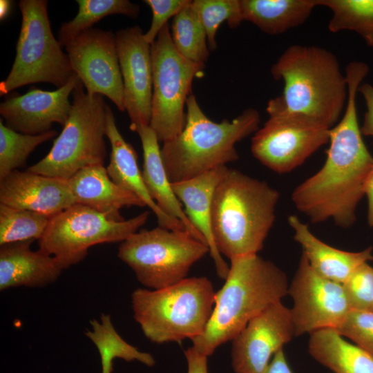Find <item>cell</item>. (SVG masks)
Masks as SVG:
<instances>
[{"mask_svg":"<svg viewBox=\"0 0 373 373\" xmlns=\"http://www.w3.org/2000/svg\"><path fill=\"white\" fill-rule=\"evenodd\" d=\"M106 135L111 146L106 168L111 179L139 197L155 213L160 227L173 231H186L181 221L166 214L151 197L138 166L137 153L119 131L114 114L108 105L106 107Z\"/></svg>","mask_w":373,"mask_h":373,"instance_id":"obj_19","label":"cell"},{"mask_svg":"<svg viewBox=\"0 0 373 373\" xmlns=\"http://www.w3.org/2000/svg\"><path fill=\"white\" fill-rule=\"evenodd\" d=\"M143 150L142 177L152 199L159 208L169 216L182 222L186 231L196 239L205 243L200 232L186 216L182 204L173 192L162 159L158 139L149 126H140L136 131Z\"/></svg>","mask_w":373,"mask_h":373,"instance_id":"obj_24","label":"cell"},{"mask_svg":"<svg viewBox=\"0 0 373 373\" xmlns=\"http://www.w3.org/2000/svg\"><path fill=\"white\" fill-rule=\"evenodd\" d=\"M288 294L295 335L323 329H336L352 310L343 284L318 274L302 254Z\"/></svg>","mask_w":373,"mask_h":373,"instance_id":"obj_13","label":"cell"},{"mask_svg":"<svg viewBox=\"0 0 373 373\" xmlns=\"http://www.w3.org/2000/svg\"><path fill=\"white\" fill-rule=\"evenodd\" d=\"M317 5L332 11L331 32L354 31L373 48V0H317Z\"/></svg>","mask_w":373,"mask_h":373,"instance_id":"obj_30","label":"cell"},{"mask_svg":"<svg viewBox=\"0 0 373 373\" xmlns=\"http://www.w3.org/2000/svg\"><path fill=\"white\" fill-rule=\"evenodd\" d=\"M57 135L50 130L39 135L23 134L8 127L0 119V180L26 164L29 155L41 144Z\"/></svg>","mask_w":373,"mask_h":373,"instance_id":"obj_31","label":"cell"},{"mask_svg":"<svg viewBox=\"0 0 373 373\" xmlns=\"http://www.w3.org/2000/svg\"><path fill=\"white\" fill-rule=\"evenodd\" d=\"M243 21L277 35L304 23L317 0H240Z\"/></svg>","mask_w":373,"mask_h":373,"instance_id":"obj_26","label":"cell"},{"mask_svg":"<svg viewBox=\"0 0 373 373\" xmlns=\"http://www.w3.org/2000/svg\"><path fill=\"white\" fill-rule=\"evenodd\" d=\"M79 82L75 74L55 90L34 88L24 95L12 94L0 104L1 119L8 127L28 135L50 131L54 123L64 126L71 110L70 95Z\"/></svg>","mask_w":373,"mask_h":373,"instance_id":"obj_17","label":"cell"},{"mask_svg":"<svg viewBox=\"0 0 373 373\" xmlns=\"http://www.w3.org/2000/svg\"><path fill=\"white\" fill-rule=\"evenodd\" d=\"M153 95L149 126L159 142L163 143L178 136L184 129V108L191 94L195 77L204 64L192 62L175 49L166 24L151 45Z\"/></svg>","mask_w":373,"mask_h":373,"instance_id":"obj_11","label":"cell"},{"mask_svg":"<svg viewBox=\"0 0 373 373\" xmlns=\"http://www.w3.org/2000/svg\"><path fill=\"white\" fill-rule=\"evenodd\" d=\"M76 2L79 6L77 15L64 23L58 32V41L61 46H66L105 17L122 15L135 19L140 11L137 4L128 0H77Z\"/></svg>","mask_w":373,"mask_h":373,"instance_id":"obj_28","label":"cell"},{"mask_svg":"<svg viewBox=\"0 0 373 373\" xmlns=\"http://www.w3.org/2000/svg\"><path fill=\"white\" fill-rule=\"evenodd\" d=\"M262 373H294L289 365L283 349L274 355Z\"/></svg>","mask_w":373,"mask_h":373,"instance_id":"obj_39","label":"cell"},{"mask_svg":"<svg viewBox=\"0 0 373 373\" xmlns=\"http://www.w3.org/2000/svg\"><path fill=\"white\" fill-rule=\"evenodd\" d=\"M367 75L362 66L346 68V106L342 117L329 131L325 162L291 193L297 210L312 223L332 220L336 226L347 229L356 221V209L373 168V157L363 142L356 105L358 89Z\"/></svg>","mask_w":373,"mask_h":373,"instance_id":"obj_1","label":"cell"},{"mask_svg":"<svg viewBox=\"0 0 373 373\" xmlns=\"http://www.w3.org/2000/svg\"><path fill=\"white\" fill-rule=\"evenodd\" d=\"M191 6L205 29L210 50L217 47L216 32L222 22L236 28L243 21L240 0H194Z\"/></svg>","mask_w":373,"mask_h":373,"instance_id":"obj_33","label":"cell"},{"mask_svg":"<svg viewBox=\"0 0 373 373\" xmlns=\"http://www.w3.org/2000/svg\"><path fill=\"white\" fill-rule=\"evenodd\" d=\"M358 92L362 95L367 107L363 124L360 127L361 132L363 135L373 137V86L367 83L361 84Z\"/></svg>","mask_w":373,"mask_h":373,"instance_id":"obj_37","label":"cell"},{"mask_svg":"<svg viewBox=\"0 0 373 373\" xmlns=\"http://www.w3.org/2000/svg\"><path fill=\"white\" fill-rule=\"evenodd\" d=\"M279 193L265 181L228 168L211 204L217 249L230 260L258 254L276 220Z\"/></svg>","mask_w":373,"mask_h":373,"instance_id":"obj_4","label":"cell"},{"mask_svg":"<svg viewBox=\"0 0 373 373\" xmlns=\"http://www.w3.org/2000/svg\"><path fill=\"white\" fill-rule=\"evenodd\" d=\"M99 320L90 321L91 329L85 334L98 350L102 373H111L113 361L117 358L128 362L137 361L150 367L154 365L155 359L152 355L140 352L120 336L112 323L110 315L102 314Z\"/></svg>","mask_w":373,"mask_h":373,"instance_id":"obj_27","label":"cell"},{"mask_svg":"<svg viewBox=\"0 0 373 373\" xmlns=\"http://www.w3.org/2000/svg\"><path fill=\"white\" fill-rule=\"evenodd\" d=\"M186 123L182 131L163 143L161 155L171 183L200 175L239 158L236 144L254 134L260 123V113L245 109L233 120L211 121L193 94L186 103Z\"/></svg>","mask_w":373,"mask_h":373,"instance_id":"obj_5","label":"cell"},{"mask_svg":"<svg viewBox=\"0 0 373 373\" xmlns=\"http://www.w3.org/2000/svg\"><path fill=\"white\" fill-rule=\"evenodd\" d=\"M216 291L207 277H192L158 289L139 288L131 296L135 321L151 342L191 340L204 330Z\"/></svg>","mask_w":373,"mask_h":373,"instance_id":"obj_6","label":"cell"},{"mask_svg":"<svg viewBox=\"0 0 373 373\" xmlns=\"http://www.w3.org/2000/svg\"><path fill=\"white\" fill-rule=\"evenodd\" d=\"M184 354L188 364V373H208L207 356L198 352L193 346Z\"/></svg>","mask_w":373,"mask_h":373,"instance_id":"obj_38","label":"cell"},{"mask_svg":"<svg viewBox=\"0 0 373 373\" xmlns=\"http://www.w3.org/2000/svg\"><path fill=\"white\" fill-rule=\"evenodd\" d=\"M11 8V1L8 0L0 1V18L3 19L9 14Z\"/></svg>","mask_w":373,"mask_h":373,"instance_id":"obj_41","label":"cell"},{"mask_svg":"<svg viewBox=\"0 0 373 373\" xmlns=\"http://www.w3.org/2000/svg\"><path fill=\"white\" fill-rule=\"evenodd\" d=\"M50 217L0 204V246L41 238Z\"/></svg>","mask_w":373,"mask_h":373,"instance_id":"obj_32","label":"cell"},{"mask_svg":"<svg viewBox=\"0 0 373 373\" xmlns=\"http://www.w3.org/2000/svg\"><path fill=\"white\" fill-rule=\"evenodd\" d=\"M283 80L282 94L270 99L269 115H289L331 129L339 121L347 99V82L337 57L319 46H289L271 68Z\"/></svg>","mask_w":373,"mask_h":373,"instance_id":"obj_2","label":"cell"},{"mask_svg":"<svg viewBox=\"0 0 373 373\" xmlns=\"http://www.w3.org/2000/svg\"><path fill=\"white\" fill-rule=\"evenodd\" d=\"M191 2L173 18L171 39L182 57L195 64H204L209 55L207 36Z\"/></svg>","mask_w":373,"mask_h":373,"instance_id":"obj_29","label":"cell"},{"mask_svg":"<svg viewBox=\"0 0 373 373\" xmlns=\"http://www.w3.org/2000/svg\"><path fill=\"white\" fill-rule=\"evenodd\" d=\"M68 182L78 204L88 207L112 220H125L120 214L124 207L146 206L139 197L116 184L102 164L83 168L68 179Z\"/></svg>","mask_w":373,"mask_h":373,"instance_id":"obj_22","label":"cell"},{"mask_svg":"<svg viewBox=\"0 0 373 373\" xmlns=\"http://www.w3.org/2000/svg\"><path fill=\"white\" fill-rule=\"evenodd\" d=\"M343 286L352 309L373 310V267L368 262L359 266Z\"/></svg>","mask_w":373,"mask_h":373,"instance_id":"obj_34","label":"cell"},{"mask_svg":"<svg viewBox=\"0 0 373 373\" xmlns=\"http://www.w3.org/2000/svg\"><path fill=\"white\" fill-rule=\"evenodd\" d=\"M209 251L207 243L188 231L159 226L142 229L122 242L117 256L141 284L158 289L185 279L192 265Z\"/></svg>","mask_w":373,"mask_h":373,"instance_id":"obj_9","label":"cell"},{"mask_svg":"<svg viewBox=\"0 0 373 373\" xmlns=\"http://www.w3.org/2000/svg\"><path fill=\"white\" fill-rule=\"evenodd\" d=\"M228 167L222 166L193 178L171 183L174 193L184 206V211L204 238L218 276L225 279L229 266L215 245L211 229V204L215 189Z\"/></svg>","mask_w":373,"mask_h":373,"instance_id":"obj_20","label":"cell"},{"mask_svg":"<svg viewBox=\"0 0 373 373\" xmlns=\"http://www.w3.org/2000/svg\"><path fill=\"white\" fill-rule=\"evenodd\" d=\"M0 204L51 218L77 202L68 180L15 170L0 180Z\"/></svg>","mask_w":373,"mask_h":373,"instance_id":"obj_18","label":"cell"},{"mask_svg":"<svg viewBox=\"0 0 373 373\" xmlns=\"http://www.w3.org/2000/svg\"><path fill=\"white\" fill-rule=\"evenodd\" d=\"M309 334V354L333 373H373V355L346 341L336 329Z\"/></svg>","mask_w":373,"mask_h":373,"instance_id":"obj_25","label":"cell"},{"mask_svg":"<svg viewBox=\"0 0 373 373\" xmlns=\"http://www.w3.org/2000/svg\"><path fill=\"white\" fill-rule=\"evenodd\" d=\"M124 85V106L130 128L149 126L151 117L153 75L151 45L138 26L115 32Z\"/></svg>","mask_w":373,"mask_h":373,"instance_id":"obj_16","label":"cell"},{"mask_svg":"<svg viewBox=\"0 0 373 373\" xmlns=\"http://www.w3.org/2000/svg\"><path fill=\"white\" fill-rule=\"evenodd\" d=\"M32 242L28 240L1 246V291L17 287H44L55 282L64 270L53 256L39 249L32 251Z\"/></svg>","mask_w":373,"mask_h":373,"instance_id":"obj_21","label":"cell"},{"mask_svg":"<svg viewBox=\"0 0 373 373\" xmlns=\"http://www.w3.org/2000/svg\"><path fill=\"white\" fill-rule=\"evenodd\" d=\"M287 222L294 231V239L312 269L321 276L343 284L361 265L373 260L372 248L357 252L347 251L330 246L318 239L296 215Z\"/></svg>","mask_w":373,"mask_h":373,"instance_id":"obj_23","label":"cell"},{"mask_svg":"<svg viewBox=\"0 0 373 373\" xmlns=\"http://www.w3.org/2000/svg\"><path fill=\"white\" fill-rule=\"evenodd\" d=\"M71 110L48 154L27 170L68 180L89 166L104 165L106 157V107L102 95L90 96L80 81Z\"/></svg>","mask_w":373,"mask_h":373,"instance_id":"obj_7","label":"cell"},{"mask_svg":"<svg viewBox=\"0 0 373 373\" xmlns=\"http://www.w3.org/2000/svg\"><path fill=\"white\" fill-rule=\"evenodd\" d=\"M222 287L216 293L210 319L193 347L209 356L222 344L233 341L247 323L288 294L285 273L258 254L235 258Z\"/></svg>","mask_w":373,"mask_h":373,"instance_id":"obj_3","label":"cell"},{"mask_svg":"<svg viewBox=\"0 0 373 373\" xmlns=\"http://www.w3.org/2000/svg\"><path fill=\"white\" fill-rule=\"evenodd\" d=\"M269 116L254 134L251 151L257 160L276 173L292 171L329 142V128L289 115Z\"/></svg>","mask_w":373,"mask_h":373,"instance_id":"obj_12","label":"cell"},{"mask_svg":"<svg viewBox=\"0 0 373 373\" xmlns=\"http://www.w3.org/2000/svg\"><path fill=\"white\" fill-rule=\"evenodd\" d=\"M149 216V212L144 211L115 221L77 203L50 218L38 240L39 249L53 256L66 269L82 261L95 245L124 241L137 232Z\"/></svg>","mask_w":373,"mask_h":373,"instance_id":"obj_10","label":"cell"},{"mask_svg":"<svg viewBox=\"0 0 373 373\" xmlns=\"http://www.w3.org/2000/svg\"><path fill=\"white\" fill-rule=\"evenodd\" d=\"M22 16L11 70L0 83V95L30 84L50 83L58 88L75 75L69 58L52 34L48 14V1L21 0Z\"/></svg>","mask_w":373,"mask_h":373,"instance_id":"obj_8","label":"cell"},{"mask_svg":"<svg viewBox=\"0 0 373 373\" xmlns=\"http://www.w3.org/2000/svg\"><path fill=\"white\" fill-rule=\"evenodd\" d=\"M72 68L90 95L107 97L125 111L124 85L116 37L111 30L90 28L66 46Z\"/></svg>","mask_w":373,"mask_h":373,"instance_id":"obj_14","label":"cell"},{"mask_svg":"<svg viewBox=\"0 0 373 373\" xmlns=\"http://www.w3.org/2000/svg\"><path fill=\"white\" fill-rule=\"evenodd\" d=\"M364 192L367 198V222L373 227V168L366 180Z\"/></svg>","mask_w":373,"mask_h":373,"instance_id":"obj_40","label":"cell"},{"mask_svg":"<svg viewBox=\"0 0 373 373\" xmlns=\"http://www.w3.org/2000/svg\"><path fill=\"white\" fill-rule=\"evenodd\" d=\"M152 11V20L149 30L144 33L145 40L151 45L167 21L174 17L190 0H145Z\"/></svg>","mask_w":373,"mask_h":373,"instance_id":"obj_36","label":"cell"},{"mask_svg":"<svg viewBox=\"0 0 373 373\" xmlns=\"http://www.w3.org/2000/svg\"><path fill=\"white\" fill-rule=\"evenodd\" d=\"M295 335L290 309L282 301L252 318L232 341L231 363L236 373H262L274 355Z\"/></svg>","mask_w":373,"mask_h":373,"instance_id":"obj_15","label":"cell"},{"mask_svg":"<svg viewBox=\"0 0 373 373\" xmlns=\"http://www.w3.org/2000/svg\"><path fill=\"white\" fill-rule=\"evenodd\" d=\"M336 330L373 355V310L352 309Z\"/></svg>","mask_w":373,"mask_h":373,"instance_id":"obj_35","label":"cell"}]
</instances>
